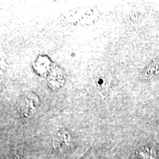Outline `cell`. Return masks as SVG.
<instances>
[{
	"label": "cell",
	"instance_id": "1",
	"mask_svg": "<svg viewBox=\"0 0 159 159\" xmlns=\"http://www.w3.org/2000/svg\"><path fill=\"white\" fill-rule=\"evenodd\" d=\"M39 105L40 101L37 95L33 92H27L20 97L18 100L17 108L21 116L25 118H30L37 112Z\"/></svg>",
	"mask_w": 159,
	"mask_h": 159
},
{
	"label": "cell",
	"instance_id": "2",
	"mask_svg": "<svg viewBox=\"0 0 159 159\" xmlns=\"http://www.w3.org/2000/svg\"><path fill=\"white\" fill-rule=\"evenodd\" d=\"M112 83V75L108 69H100L94 77V87L99 94L106 96L110 90Z\"/></svg>",
	"mask_w": 159,
	"mask_h": 159
}]
</instances>
